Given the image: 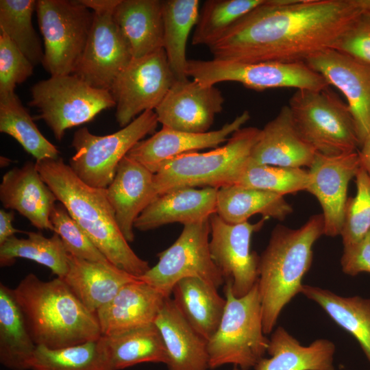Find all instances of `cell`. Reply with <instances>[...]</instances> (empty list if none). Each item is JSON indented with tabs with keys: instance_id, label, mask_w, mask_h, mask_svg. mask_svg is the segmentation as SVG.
<instances>
[{
	"instance_id": "obj_1",
	"label": "cell",
	"mask_w": 370,
	"mask_h": 370,
	"mask_svg": "<svg viewBox=\"0 0 370 370\" xmlns=\"http://www.w3.org/2000/svg\"><path fill=\"white\" fill-rule=\"evenodd\" d=\"M367 6V0H266L208 48L217 60L306 62L332 49Z\"/></svg>"
},
{
	"instance_id": "obj_2",
	"label": "cell",
	"mask_w": 370,
	"mask_h": 370,
	"mask_svg": "<svg viewBox=\"0 0 370 370\" xmlns=\"http://www.w3.org/2000/svg\"><path fill=\"white\" fill-rule=\"evenodd\" d=\"M36 166L58 201L110 263L137 278L150 269L119 229L106 188L84 183L60 156L36 161Z\"/></svg>"
},
{
	"instance_id": "obj_3",
	"label": "cell",
	"mask_w": 370,
	"mask_h": 370,
	"mask_svg": "<svg viewBox=\"0 0 370 370\" xmlns=\"http://www.w3.org/2000/svg\"><path fill=\"white\" fill-rule=\"evenodd\" d=\"M12 291L37 346L58 349L101 336L96 314L62 278L46 282L31 273Z\"/></svg>"
},
{
	"instance_id": "obj_4",
	"label": "cell",
	"mask_w": 370,
	"mask_h": 370,
	"mask_svg": "<svg viewBox=\"0 0 370 370\" xmlns=\"http://www.w3.org/2000/svg\"><path fill=\"white\" fill-rule=\"evenodd\" d=\"M323 234L322 214L310 217L297 229L278 225L273 230L260 256L258 280L265 334L273 331L283 308L301 292L303 278L312 262L313 245Z\"/></svg>"
},
{
	"instance_id": "obj_5",
	"label": "cell",
	"mask_w": 370,
	"mask_h": 370,
	"mask_svg": "<svg viewBox=\"0 0 370 370\" xmlns=\"http://www.w3.org/2000/svg\"><path fill=\"white\" fill-rule=\"evenodd\" d=\"M260 129L241 127L226 143L206 152L193 151L162 163L154 173L158 195L185 187H221L236 184L245 169Z\"/></svg>"
},
{
	"instance_id": "obj_6",
	"label": "cell",
	"mask_w": 370,
	"mask_h": 370,
	"mask_svg": "<svg viewBox=\"0 0 370 370\" xmlns=\"http://www.w3.org/2000/svg\"><path fill=\"white\" fill-rule=\"evenodd\" d=\"M224 290V312L207 344L209 369L232 364L249 370L264 358L269 343L263 331L258 282L241 297L234 295L230 282H225Z\"/></svg>"
},
{
	"instance_id": "obj_7",
	"label": "cell",
	"mask_w": 370,
	"mask_h": 370,
	"mask_svg": "<svg viewBox=\"0 0 370 370\" xmlns=\"http://www.w3.org/2000/svg\"><path fill=\"white\" fill-rule=\"evenodd\" d=\"M288 106L300 136L317 153L335 156L357 151L360 142L347 103L328 88L297 90Z\"/></svg>"
},
{
	"instance_id": "obj_8",
	"label": "cell",
	"mask_w": 370,
	"mask_h": 370,
	"mask_svg": "<svg viewBox=\"0 0 370 370\" xmlns=\"http://www.w3.org/2000/svg\"><path fill=\"white\" fill-rule=\"evenodd\" d=\"M29 105L61 141L67 129L92 120L116 106L110 90L94 88L74 74L51 76L31 88Z\"/></svg>"
},
{
	"instance_id": "obj_9",
	"label": "cell",
	"mask_w": 370,
	"mask_h": 370,
	"mask_svg": "<svg viewBox=\"0 0 370 370\" xmlns=\"http://www.w3.org/2000/svg\"><path fill=\"white\" fill-rule=\"evenodd\" d=\"M158 121L154 110H147L120 130L97 136L86 127L73 135L75 153L70 166L90 186L106 188L112 182L119 162L147 134H153Z\"/></svg>"
},
{
	"instance_id": "obj_10",
	"label": "cell",
	"mask_w": 370,
	"mask_h": 370,
	"mask_svg": "<svg viewBox=\"0 0 370 370\" xmlns=\"http://www.w3.org/2000/svg\"><path fill=\"white\" fill-rule=\"evenodd\" d=\"M186 75L204 85L235 82L256 91L279 88L321 90L326 80L305 62H238L212 58L188 60Z\"/></svg>"
},
{
	"instance_id": "obj_11",
	"label": "cell",
	"mask_w": 370,
	"mask_h": 370,
	"mask_svg": "<svg viewBox=\"0 0 370 370\" xmlns=\"http://www.w3.org/2000/svg\"><path fill=\"white\" fill-rule=\"evenodd\" d=\"M44 41L42 64L51 76L73 74L86 47L94 13L79 0H38Z\"/></svg>"
},
{
	"instance_id": "obj_12",
	"label": "cell",
	"mask_w": 370,
	"mask_h": 370,
	"mask_svg": "<svg viewBox=\"0 0 370 370\" xmlns=\"http://www.w3.org/2000/svg\"><path fill=\"white\" fill-rule=\"evenodd\" d=\"M209 219L184 225L177 240L158 254V263L138 278L166 297L179 280L188 277L199 278L217 288L225 283L210 255Z\"/></svg>"
},
{
	"instance_id": "obj_13",
	"label": "cell",
	"mask_w": 370,
	"mask_h": 370,
	"mask_svg": "<svg viewBox=\"0 0 370 370\" xmlns=\"http://www.w3.org/2000/svg\"><path fill=\"white\" fill-rule=\"evenodd\" d=\"M175 80L163 49L132 58L110 90L119 126L124 127L143 112L154 110Z\"/></svg>"
},
{
	"instance_id": "obj_14",
	"label": "cell",
	"mask_w": 370,
	"mask_h": 370,
	"mask_svg": "<svg viewBox=\"0 0 370 370\" xmlns=\"http://www.w3.org/2000/svg\"><path fill=\"white\" fill-rule=\"evenodd\" d=\"M267 219L263 217L256 223L246 221L232 224L216 213L209 219L212 259L225 283L231 282L232 293L236 297L247 295L258 280L260 256L251 250V240Z\"/></svg>"
},
{
	"instance_id": "obj_15",
	"label": "cell",
	"mask_w": 370,
	"mask_h": 370,
	"mask_svg": "<svg viewBox=\"0 0 370 370\" xmlns=\"http://www.w3.org/2000/svg\"><path fill=\"white\" fill-rule=\"evenodd\" d=\"M93 13L86 47L73 74L94 88L110 90L132 56L114 11Z\"/></svg>"
},
{
	"instance_id": "obj_16",
	"label": "cell",
	"mask_w": 370,
	"mask_h": 370,
	"mask_svg": "<svg viewBox=\"0 0 370 370\" xmlns=\"http://www.w3.org/2000/svg\"><path fill=\"white\" fill-rule=\"evenodd\" d=\"M223 103L224 97L217 87L187 78L175 80L154 111L162 127L204 133L210 131Z\"/></svg>"
},
{
	"instance_id": "obj_17",
	"label": "cell",
	"mask_w": 370,
	"mask_h": 370,
	"mask_svg": "<svg viewBox=\"0 0 370 370\" xmlns=\"http://www.w3.org/2000/svg\"><path fill=\"white\" fill-rule=\"evenodd\" d=\"M305 62L345 97L360 147L370 133V67L334 49L317 53Z\"/></svg>"
},
{
	"instance_id": "obj_18",
	"label": "cell",
	"mask_w": 370,
	"mask_h": 370,
	"mask_svg": "<svg viewBox=\"0 0 370 370\" xmlns=\"http://www.w3.org/2000/svg\"><path fill=\"white\" fill-rule=\"evenodd\" d=\"M358 151L335 156L316 153L309 167L306 191L319 201L324 220V235H340L349 182L360 169Z\"/></svg>"
},
{
	"instance_id": "obj_19",
	"label": "cell",
	"mask_w": 370,
	"mask_h": 370,
	"mask_svg": "<svg viewBox=\"0 0 370 370\" xmlns=\"http://www.w3.org/2000/svg\"><path fill=\"white\" fill-rule=\"evenodd\" d=\"M249 119L250 114L245 110L220 129L204 133L184 132L162 127L151 137L136 143L127 156L155 173L167 160L203 149L218 147Z\"/></svg>"
},
{
	"instance_id": "obj_20",
	"label": "cell",
	"mask_w": 370,
	"mask_h": 370,
	"mask_svg": "<svg viewBox=\"0 0 370 370\" xmlns=\"http://www.w3.org/2000/svg\"><path fill=\"white\" fill-rule=\"evenodd\" d=\"M119 229L128 243L134 240V223L158 193L154 173L142 164L125 156L119 162L115 176L106 188Z\"/></svg>"
},
{
	"instance_id": "obj_21",
	"label": "cell",
	"mask_w": 370,
	"mask_h": 370,
	"mask_svg": "<svg viewBox=\"0 0 370 370\" xmlns=\"http://www.w3.org/2000/svg\"><path fill=\"white\" fill-rule=\"evenodd\" d=\"M0 200L5 208L17 211L38 230L53 232L50 214L58 199L41 177L36 162H27L3 175Z\"/></svg>"
},
{
	"instance_id": "obj_22",
	"label": "cell",
	"mask_w": 370,
	"mask_h": 370,
	"mask_svg": "<svg viewBox=\"0 0 370 370\" xmlns=\"http://www.w3.org/2000/svg\"><path fill=\"white\" fill-rule=\"evenodd\" d=\"M166 297L139 278L127 283L95 313L101 336L154 323Z\"/></svg>"
},
{
	"instance_id": "obj_23",
	"label": "cell",
	"mask_w": 370,
	"mask_h": 370,
	"mask_svg": "<svg viewBox=\"0 0 370 370\" xmlns=\"http://www.w3.org/2000/svg\"><path fill=\"white\" fill-rule=\"evenodd\" d=\"M316 151L299 134L288 105L260 129L249 160L258 164L282 167H310Z\"/></svg>"
},
{
	"instance_id": "obj_24",
	"label": "cell",
	"mask_w": 370,
	"mask_h": 370,
	"mask_svg": "<svg viewBox=\"0 0 370 370\" xmlns=\"http://www.w3.org/2000/svg\"><path fill=\"white\" fill-rule=\"evenodd\" d=\"M218 189L185 187L156 197L138 216L134 228L148 231L179 223L190 224L208 219L217 212Z\"/></svg>"
},
{
	"instance_id": "obj_25",
	"label": "cell",
	"mask_w": 370,
	"mask_h": 370,
	"mask_svg": "<svg viewBox=\"0 0 370 370\" xmlns=\"http://www.w3.org/2000/svg\"><path fill=\"white\" fill-rule=\"evenodd\" d=\"M154 323L166 348L167 370L209 369L208 341L188 324L171 297H166Z\"/></svg>"
},
{
	"instance_id": "obj_26",
	"label": "cell",
	"mask_w": 370,
	"mask_h": 370,
	"mask_svg": "<svg viewBox=\"0 0 370 370\" xmlns=\"http://www.w3.org/2000/svg\"><path fill=\"white\" fill-rule=\"evenodd\" d=\"M138 278L111 263L92 262L68 255V271L62 279L92 312L109 303L121 288Z\"/></svg>"
},
{
	"instance_id": "obj_27",
	"label": "cell",
	"mask_w": 370,
	"mask_h": 370,
	"mask_svg": "<svg viewBox=\"0 0 370 370\" xmlns=\"http://www.w3.org/2000/svg\"><path fill=\"white\" fill-rule=\"evenodd\" d=\"M113 18L132 58L163 49L162 1L121 0Z\"/></svg>"
},
{
	"instance_id": "obj_28",
	"label": "cell",
	"mask_w": 370,
	"mask_h": 370,
	"mask_svg": "<svg viewBox=\"0 0 370 370\" xmlns=\"http://www.w3.org/2000/svg\"><path fill=\"white\" fill-rule=\"evenodd\" d=\"M335 345L330 340L317 339L304 346L284 328L279 326L269 338L267 352L254 370H336Z\"/></svg>"
},
{
	"instance_id": "obj_29",
	"label": "cell",
	"mask_w": 370,
	"mask_h": 370,
	"mask_svg": "<svg viewBox=\"0 0 370 370\" xmlns=\"http://www.w3.org/2000/svg\"><path fill=\"white\" fill-rule=\"evenodd\" d=\"M217 289L202 279L188 277L179 280L171 293L188 324L207 341L217 330L226 304Z\"/></svg>"
},
{
	"instance_id": "obj_30",
	"label": "cell",
	"mask_w": 370,
	"mask_h": 370,
	"mask_svg": "<svg viewBox=\"0 0 370 370\" xmlns=\"http://www.w3.org/2000/svg\"><path fill=\"white\" fill-rule=\"evenodd\" d=\"M100 340L113 370L145 362L166 365L168 361L162 338L154 323L101 336Z\"/></svg>"
},
{
	"instance_id": "obj_31",
	"label": "cell",
	"mask_w": 370,
	"mask_h": 370,
	"mask_svg": "<svg viewBox=\"0 0 370 370\" xmlns=\"http://www.w3.org/2000/svg\"><path fill=\"white\" fill-rule=\"evenodd\" d=\"M293 212L283 196L257 188L232 184L218 189L216 214L227 223L248 221L254 214L283 221Z\"/></svg>"
},
{
	"instance_id": "obj_32",
	"label": "cell",
	"mask_w": 370,
	"mask_h": 370,
	"mask_svg": "<svg viewBox=\"0 0 370 370\" xmlns=\"http://www.w3.org/2000/svg\"><path fill=\"white\" fill-rule=\"evenodd\" d=\"M36 347L12 289L1 284V364L10 370H30Z\"/></svg>"
},
{
	"instance_id": "obj_33",
	"label": "cell",
	"mask_w": 370,
	"mask_h": 370,
	"mask_svg": "<svg viewBox=\"0 0 370 370\" xmlns=\"http://www.w3.org/2000/svg\"><path fill=\"white\" fill-rule=\"evenodd\" d=\"M301 293L318 304L337 325L354 336L370 362V299L342 297L306 284H303Z\"/></svg>"
},
{
	"instance_id": "obj_34",
	"label": "cell",
	"mask_w": 370,
	"mask_h": 370,
	"mask_svg": "<svg viewBox=\"0 0 370 370\" xmlns=\"http://www.w3.org/2000/svg\"><path fill=\"white\" fill-rule=\"evenodd\" d=\"M198 0L162 1L163 49L176 80L188 77L186 49L199 15Z\"/></svg>"
},
{
	"instance_id": "obj_35",
	"label": "cell",
	"mask_w": 370,
	"mask_h": 370,
	"mask_svg": "<svg viewBox=\"0 0 370 370\" xmlns=\"http://www.w3.org/2000/svg\"><path fill=\"white\" fill-rule=\"evenodd\" d=\"M27 238L15 235L0 245L1 267L14 264L18 258L34 261L49 268L63 279L68 271V255L60 236L53 232L50 238L40 232H28Z\"/></svg>"
},
{
	"instance_id": "obj_36",
	"label": "cell",
	"mask_w": 370,
	"mask_h": 370,
	"mask_svg": "<svg viewBox=\"0 0 370 370\" xmlns=\"http://www.w3.org/2000/svg\"><path fill=\"white\" fill-rule=\"evenodd\" d=\"M0 132L14 138L36 161L59 157V151L39 131L15 92L0 95Z\"/></svg>"
},
{
	"instance_id": "obj_37",
	"label": "cell",
	"mask_w": 370,
	"mask_h": 370,
	"mask_svg": "<svg viewBox=\"0 0 370 370\" xmlns=\"http://www.w3.org/2000/svg\"><path fill=\"white\" fill-rule=\"evenodd\" d=\"M30 370H113L100 338L58 349L37 346Z\"/></svg>"
},
{
	"instance_id": "obj_38",
	"label": "cell",
	"mask_w": 370,
	"mask_h": 370,
	"mask_svg": "<svg viewBox=\"0 0 370 370\" xmlns=\"http://www.w3.org/2000/svg\"><path fill=\"white\" fill-rule=\"evenodd\" d=\"M35 0H1L0 32L4 33L34 66L42 64L44 50L32 22Z\"/></svg>"
},
{
	"instance_id": "obj_39",
	"label": "cell",
	"mask_w": 370,
	"mask_h": 370,
	"mask_svg": "<svg viewBox=\"0 0 370 370\" xmlns=\"http://www.w3.org/2000/svg\"><path fill=\"white\" fill-rule=\"evenodd\" d=\"M266 0H208L199 12L192 38L193 45L210 47L238 20Z\"/></svg>"
},
{
	"instance_id": "obj_40",
	"label": "cell",
	"mask_w": 370,
	"mask_h": 370,
	"mask_svg": "<svg viewBox=\"0 0 370 370\" xmlns=\"http://www.w3.org/2000/svg\"><path fill=\"white\" fill-rule=\"evenodd\" d=\"M309 173L302 168L258 164L249 161L236 184L272 192L284 197L306 190Z\"/></svg>"
},
{
	"instance_id": "obj_41",
	"label": "cell",
	"mask_w": 370,
	"mask_h": 370,
	"mask_svg": "<svg viewBox=\"0 0 370 370\" xmlns=\"http://www.w3.org/2000/svg\"><path fill=\"white\" fill-rule=\"evenodd\" d=\"M355 179L356 193L347 199L340 234L343 246L359 241L370 231V176L360 166Z\"/></svg>"
},
{
	"instance_id": "obj_42",
	"label": "cell",
	"mask_w": 370,
	"mask_h": 370,
	"mask_svg": "<svg viewBox=\"0 0 370 370\" xmlns=\"http://www.w3.org/2000/svg\"><path fill=\"white\" fill-rule=\"evenodd\" d=\"M50 221L53 227V232L60 236L69 254L88 261L110 263L71 217L62 203L58 201L54 205L50 214Z\"/></svg>"
},
{
	"instance_id": "obj_43",
	"label": "cell",
	"mask_w": 370,
	"mask_h": 370,
	"mask_svg": "<svg viewBox=\"0 0 370 370\" xmlns=\"http://www.w3.org/2000/svg\"><path fill=\"white\" fill-rule=\"evenodd\" d=\"M34 66L12 41L0 32V95L14 92L16 84L32 75Z\"/></svg>"
},
{
	"instance_id": "obj_44",
	"label": "cell",
	"mask_w": 370,
	"mask_h": 370,
	"mask_svg": "<svg viewBox=\"0 0 370 370\" xmlns=\"http://www.w3.org/2000/svg\"><path fill=\"white\" fill-rule=\"evenodd\" d=\"M332 49L370 67V0L366 10L351 23Z\"/></svg>"
},
{
	"instance_id": "obj_45",
	"label": "cell",
	"mask_w": 370,
	"mask_h": 370,
	"mask_svg": "<svg viewBox=\"0 0 370 370\" xmlns=\"http://www.w3.org/2000/svg\"><path fill=\"white\" fill-rule=\"evenodd\" d=\"M343 247V272L352 276L362 272L370 273V231L359 241Z\"/></svg>"
},
{
	"instance_id": "obj_46",
	"label": "cell",
	"mask_w": 370,
	"mask_h": 370,
	"mask_svg": "<svg viewBox=\"0 0 370 370\" xmlns=\"http://www.w3.org/2000/svg\"><path fill=\"white\" fill-rule=\"evenodd\" d=\"M14 219V212L0 210V245L17 232H21L12 225Z\"/></svg>"
},
{
	"instance_id": "obj_47",
	"label": "cell",
	"mask_w": 370,
	"mask_h": 370,
	"mask_svg": "<svg viewBox=\"0 0 370 370\" xmlns=\"http://www.w3.org/2000/svg\"><path fill=\"white\" fill-rule=\"evenodd\" d=\"M121 0H79V1L92 10L93 12H105L114 11Z\"/></svg>"
},
{
	"instance_id": "obj_48",
	"label": "cell",
	"mask_w": 370,
	"mask_h": 370,
	"mask_svg": "<svg viewBox=\"0 0 370 370\" xmlns=\"http://www.w3.org/2000/svg\"><path fill=\"white\" fill-rule=\"evenodd\" d=\"M358 151L360 165L370 176V133L365 139Z\"/></svg>"
},
{
	"instance_id": "obj_49",
	"label": "cell",
	"mask_w": 370,
	"mask_h": 370,
	"mask_svg": "<svg viewBox=\"0 0 370 370\" xmlns=\"http://www.w3.org/2000/svg\"><path fill=\"white\" fill-rule=\"evenodd\" d=\"M10 160L3 156H1V166H5L10 164Z\"/></svg>"
},
{
	"instance_id": "obj_50",
	"label": "cell",
	"mask_w": 370,
	"mask_h": 370,
	"mask_svg": "<svg viewBox=\"0 0 370 370\" xmlns=\"http://www.w3.org/2000/svg\"><path fill=\"white\" fill-rule=\"evenodd\" d=\"M232 370H241L238 367L234 366V368Z\"/></svg>"
}]
</instances>
